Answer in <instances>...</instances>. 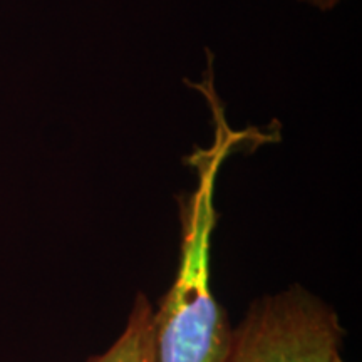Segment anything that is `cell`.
Returning a JSON list of instances; mask_svg holds the SVG:
<instances>
[{
	"instance_id": "1",
	"label": "cell",
	"mask_w": 362,
	"mask_h": 362,
	"mask_svg": "<svg viewBox=\"0 0 362 362\" xmlns=\"http://www.w3.org/2000/svg\"><path fill=\"white\" fill-rule=\"evenodd\" d=\"M216 124L214 148L198 149L189 158L200 183L180 202L178 270L155 310L158 362H225L228 356L233 327L210 284L211 233L218 218L214 193L220 165L243 134L226 128L223 111Z\"/></svg>"
},
{
	"instance_id": "2",
	"label": "cell",
	"mask_w": 362,
	"mask_h": 362,
	"mask_svg": "<svg viewBox=\"0 0 362 362\" xmlns=\"http://www.w3.org/2000/svg\"><path fill=\"white\" fill-rule=\"evenodd\" d=\"M344 334L334 307L296 284L252 302L225 362H344Z\"/></svg>"
},
{
	"instance_id": "3",
	"label": "cell",
	"mask_w": 362,
	"mask_h": 362,
	"mask_svg": "<svg viewBox=\"0 0 362 362\" xmlns=\"http://www.w3.org/2000/svg\"><path fill=\"white\" fill-rule=\"evenodd\" d=\"M86 362H158L155 309L146 293H136L128 322L116 342Z\"/></svg>"
},
{
	"instance_id": "4",
	"label": "cell",
	"mask_w": 362,
	"mask_h": 362,
	"mask_svg": "<svg viewBox=\"0 0 362 362\" xmlns=\"http://www.w3.org/2000/svg\"><path fill=\"white\" fill-rule=\"evenodd\" d=\"M297 2L319 8L320 12H330L334 7H337V4L341 2V0H297Z\"/></svg>"
}]
</instances>
